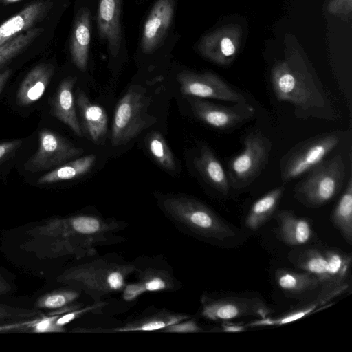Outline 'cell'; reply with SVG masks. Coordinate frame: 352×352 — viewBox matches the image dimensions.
<instances>
[{
    "instance_id": "1",
    "label": "cell",
    "mask_w": 352,
    "mask_h": 352,
    "mask_svg": "<svg viewBox=\"0 0 352 352\" xmlns=\"http://www.w3.org/2000/svg\"><path fill=\"white\" fill-rule=\"evenodd\" d=\"M276 98L292 104L296 116L334 120L335 112L322 85L298 53L276 63L271 71Z\"/></svg>"
},
{
    "instance_id": "2",
    "label": "cell",
    "mask_w": 352,
    "mask_h": 352,
    "mask_svg": "<svg viewBox=\"0 0 352 352\" xmlns=\"http://www.w3.org/2000/svg\"><path fill=\"white\" fill-rule=\"evenodd\" d=\"M124 223L106 219L94 214H77L47 221L30 231L34 236L45 238L51 253L56 256H91L96 248L112 242L115 233L122 230Z\"/></svg>"
},
{
    "instance_id": "3",
    "label": "cell",
    "mask_w": 352,
    "mask_h": 352,
    "mask_svg": "<svg viewBox=\"0 0 352 352\" xmlns=\"http://www.w3.org/2000/svg\"><path fill=\"white\" fill-rule=\"evenodd\" d=\"M138 269L133 263L98 258L66 270L58 280L100 302L106 295L122 292L127 278Z\"/></svg>"
},
{
    "instance_id": "4",
    "label": "cell",
    "mask_w": 352,
    "mask_h": 352,
    "mask_svg": "<svg viewBox=\"0 0 352 352\" xmlns=\"http://www.w3.org/2000/svg\"><path fill=\"white\" fill-rule=\"evenodd\" d=\"M160 206L179 229L205 239L224 240L234 230L208 206L192 197L174 195L162 199Z\"/></svg>"
},
{
    "instance_id": "5",
    "label": "cell",
    "mask_w": 352,
    "mask_h": 352,
    "mask_svg": "<svg viewBox=\"0 0 352 352\" xmlns=\"http://www.w3.org/2000/svg\"><path fill=\"white\" fill-rule=\"evenodd\" d=\"M294 187V197L308 208H319L333 199L341 190L345 179L342 157L323 160Z\"/></svg>"
},
{
    "instance_id": "6",
    "label": "cell",
    "mask_w": 352,
    "mask_h": 352,
    "mask_svg": "<svg viewBox=\"0 0 352 352\" xmlns=\"http://www.w3.org/2000/svg\"><path fill=\"white\" fill-rule=\"evenodd\" d=\"M150 98L140 85L131 86L118 100L112 120L111 142L125 145L151 124L147 110Z\"/></svg>"
},
{
    "instance_id": "7",
    "label": "cell",
    "mask_w": 352,
    "mask_h": 352,
    "mask_svg": "<svg viewBox=\"0 0 352 352\" xmlns=\"http://www.w3.org/2000/svg\"><path fill=\"white\" fill-rule=\"evenodd\" d=\"M343 131H333L303 141L286 153L280 161V179L287 183L309 172L341 142Z\"/></svg>"
},
{
    "instance_id": "8",
    "label": "cell",
    "mask_w": 352,
    "mask_h": 352,
    "mask_svg": "<svg viewBox=\"0 0 352 352\" xmlns=\"http://www.w3.org/2000/svg\"><path fill=\"white\" fill-rule=\"evenodd\" d=\"M272 147L270 140L261 131L246 135L243 150L228 163L230 188L243 189L254 182L267 164Z\"/></svg>"
},
{
    "instance_id": "9",
    "label": "cell",
    "mask_w": 352,
    "mask_h": 352,
    "mask_svg": "<svg viewBox=\"0 0 352 352\" xmlns=\"http://www.w3.org/2000/svg\"><path fill=\"white\" fill-rule=\"evenodd\" d=\"M38 137L37 151L23 165L25 170L29 172L54 169L84 152L67 138L46 128L38 131Z\"/></svg>"
},
{
    "instance_id": "10",
    "label": "cell",
    "mask_w": 352,
    "mask_h": 352,
    "mask_svg": "<svg viewBox=\"0 0 352 352\" xmlns=\"http://www.w3.org/2000/svg\"><path fill=\"white\" fill-rule=\"evenodd\" d=\"M194 116L206 124L219 131H228L252 119L256 111L248 102L224 106L204 98L186 96Z\"/></svg>"
},
{
    "instance_id": "11",
    "label": "cell",
    "mask_w": 352,
    "mask_h": 352,
    "mask_svg": "<svg viewBox=\"0 0 352 352\" xmlns=\"http://www.w3.org/2000/svg\"><path fill=\"white\" fill-rule=\"evenodd\" d=\"M201 315L210 320L228 321L243 317L263 318L273 312L259 298L230 296L211 298L204 295L201 298Z\"/></svg>"
},
{
    "instance_id": "12",
    "label": "cell",
    "mask_w": 352,
    "mask_h": 352,
    "mask_svg": "<svg viewBox=\"0 0 352 352\" xmlns=\"http://www.w3.org/2000/svg\"><path fill=\"white\" fill-rule=\"evenodd\" d=\"M185 96L210 98L234 103L248 102L245 97L212 72L182 71L176 76Z\"/></svg>"
},
{
    "instance_id": "13",
    "label": "cell",
    "mask_w": 352,
    "mask_h": 352,
    "mask_svg": "<svg viewBox=\"0 0 352 352\" xmlns=\"http://www.w3.org/2000/svg\"><path fill=\"white\" fill-rule=\"evenodd\" d=\"M241 38L240 27L228 25L204 36L199 43L198 50L210 61L219 65H227L235 58Z\"/></svg>"
},
{
    "instance_id": "14",
    "label": "cell",
    "mask_w": 352,
    "mask_h": 352,
    "mask_svg": "<svg viewBox=\"0 0 352 352\" xmlns=\"http://www.w3.org/2000/svg\"><path fill=\"white\" fill-rule=\"evenodd\" d=\"M174 8V0L155 3L142 30L140 45L143 53H153L162 45L173 19Z\"/></svg>"
},
{
    "instance_id": "15",
    "label": "cell",
    "mask_w": 352,
    "mask_h": 352,
    "mask_svg": "<svg viewBox=\"0 0 352 352\" xmlns=\"http://www.w3.org/2000/svg\"><path fill=\"white\" fill-rule=\"evenodd\" d=\"M122 0H99L97 27L99 37L107 43L113 56L118 55L122 43Z\"/></svg>"
},
{
    "instance_id": "16",
    "label": "cell",
    "mask_w": 352,
    "mask_h": 352,
    "mask_svg": "<svg viewBox=\"0 0 352 352\" xmlns=\"http://www.w3.org/2000/svg\"><path fill=\"white\" fill-rule=\"evenodd\" d=\"M138 280L126 284L122 290V297L126 301H131L146 292L174 290L179 287V282L167 270L148 267L138 269Z\"/></svg>"
},
{
    "instance_id": "17",
    "label": "cell",
    "mask_w": 352,
    "mask_h": 352,
    "mask_svg": "<svg viewBox=\"0 0 352 352\" xmlns=\"http://www.w3.org/2000/svg\"><path fill=\"white\" fill-rule=\"evenodd\" d=\"M52 8L50 0L32 2L0 25V45L14 36L35 27Z\"/></svg>"
},
{
    "instance_id": "18",
    "label": "cell",
    "mask_w": 352,
    "mask_h": 352,
    "mask_svg": "<svg viewBox=\"0 0 352 352\" xmlns=\"http://www.w3.org/2000/svg\"><path fill=\"white\" fill-rule=\"evenodd\" d=\"M77 77L68 76L58 85L50 100L51 114L67 125L78 137H83L77 116L73 89Z\"/></svg>"
},
{
    "instance_id": "19",
    "label": "cell",
    "mask_w": 352,
    "mask_h": 352,
    "mask_svg": "<svg viewBox=\"0 0 352 352\" xmlns=\"http://www.w3.org/2000/svg\"><path fill=\"white\" fill-rule=\"evenodd\" d=\"M76 104L82 134L94 144H100L107 131L108 117L105 111L92 103L82 90L77 91Z\"/></svg>"
},
{
    "instance_id": "20",
    "label": "cell",
    "mask_w": 352,
    "mask_h": 352,
    "mask_svg": "<svg viewBox=\"0 0 352 352\" xmlns=\"http://www.w3.org/2000/svg\"><path fill=\"white\" fill-rule=\"evenodd\" d=\"M348 287L349 285L346 283L333 288L322 289L318 296L308 303L280 316L274 318L267 316L258 318L246 324V325L248 327L280 326L294 322L319 311L320 308H323L327 304L330 303L333 298L343 294ZM331 305H328L327 306Z\"/></svg>"
},
{
    "instance_id": "21",
    "label": "cell",
    "mask_w": 352,
    "mask_h": 352,
    "mask_svg": "<svg viewBox=\"0 0 352 352\" xmlns=\"http://www.w3.org/2000/svg\"><path fill=\"white\" fill-rule=\"evenodd\" d=\"M91 37V12L87 8L82 7L76 15L69 43L72 62L82 72L87 67Z\"/></svg>"
},
{
    "instance_id": "22",
    "label": "cell",
    "mask_w": 352,
    "mask_h": 352,
    "mask_svg": "<svg viewBox=\"0 0 352 352\" xmlns=\"http://www.w3.org/2000/svg\"><path fill=\"white\" fill-rule=\"evenodd\" d=\"M54 66L41 63L33 67L25 76L16 94L19 106H28L38 100L45 94L54 73Z\"/></svg>"
},
{
    "instance_id": "23",
    "label": "cell",
    "mask_w": 352,
    "mask_h": 352,
    "mask_svg": "<svg viewBox=\"0 0 352 352\" xmlns=\"http://www.w3.org/2000/svg\"><path fill=\"white\" fill-rule=\"evenodd\" d=\"M193 164L206 183L223 195H228L230 186L227 172L208 145H201L199 155L194 158Z\"/></svg>"
},
{
    "instance_id": "24",
    "label": "cell",
    "mask_w": 352,
    "mask_h": 352,
    "mask_svg": "<svg viewBox=\"0 0 352 352\" xmlns=\"http://www.w3.org/2000/svg\"><path fill=\"white\" fill-rule=\"evenodd\" d=\"M278 223L277 234L285 244L298 246L307 243L312 236L310 221L297 217L293 211L283 210L275 214Z\"/></svg>"
},
{
    "instance_id": "25",
    "label": "cell",
    "mask_w": 352,
    "mask_h": 352,
    "mask_svg": "<svg viewBox=\"0 0 352 352\" xmlns=\"http://www.w3.org/2000/svg\"><path fill=\"white\" fill-rule=\"evenodd\" d=\"M190 318V316L162 309L155 314L131 320L124 325L111 329H101L91 332H129L160 331L176 322Z\"/></svg>"
},
{
    "instance_id": "26",
    "label": "cell",
    "mask_w": 352,
    "mask_h": 352,
    "mask_svg": "<svg viewBox=\"0 0 352 352\" xmlns=\"http://www.w3.org/2000/svg\"><path fill=\"white\" fill-rule=\"evenodd\" d=\"M285 185L273 188L258 199L252 206L245 219V226L256 230L265 224L274 213L284 192Z\"/></svg>"
},
{
    "instance_id": "27",
    "label": "cell",
    "mask_w": 352,
    "mask_h": 352,
    "mask_svg": "<svg viewBox=\"0 0 352 352\" xmlns=\"http://www.w3.org/2000/svg\"><path fill=\"white\" fill-rule=\"evenodd\" d=\"M96 160V155L94 154L72 160L42 175L37 182L39 184H46L80 177L92 169Z\"/></svg>"
},
{
    "instance_id": "28",
    "label": "cell",
    "mask_w": 352,
    "mask_h": 352,
    "mask_svg": "<svg viewBox=\"0 0 352 352\" xmlns=\"http://www.w3.org/2000/svg\"><path fill=\"white\" fill-rule=\"evenodd\" d=\"M276 282L283 291L293 294H301L321 287V283L314 275L307 272H296L288 269H279L276 272Z\"/></svg>"
},
{
    "instance_id": "29",
    "label": "cell",
    "mask_w": 352,
    "mask_h": 352,
    "mask_svg": "<svg viewBox=\"0 0 352 352\" xmlns=\"http://www.w3.org/2000/svg\"><path fill=\"white\" fill-rule=\"evenodd\" d=\"M334 226L349 245L352 243V179L340 197L331 215Z\"/></svg>"
},
{
    "instance_id": "30",
    "label": "cell",
    "mask_w": 352,
    "mask_h": 352,
    "mask_svg": "<svg viewBox=\"0 0 352 352\" xmlns=\"http://www.w3.org/2000/svg\"><path fill=\"white\" fill-rule=\"evenodd\" d=\"M294 263L298 268L316 276L321 283L322 289L336 287L331 285L323 252L316 249L306 250L298 254Z\"/></svg>"
},
{
    "instance_id": "31",
    "label": "cell",
    "mask_w": 352,
    "mask_h": 352,
    "mask_svg": "<svg viewBox=\"0 0 352 352\" xmlns=\"http://www.w3.org/2000/svg\"><path fill=\"white\" fill-rule=\"evenodd\" d=\"M323 253L331 285L338 287L346 284L351 265V256L336 248L326 249Z\"/></svg>"
},
{
    "instance_id": "32",
    "label": "cell",
    "mask_w": 352,
    "mask_h": 352,
    "mask_svg": "<svg viewBox=\"0 0 352 352\" xmlns=\"http://www.w3.org/2000/svg\"><path fill=\"white\" fill-rule=\"evenodd\" d=\"M43 30V28L34 27L0 45V68L25 50Z\"/></svg>"
},
{
    "instance_id": "33",
    "label": "cell",
    "mask_w": 352,
    "mask_h": 352,
    "mask_svg": "<svg viewBox=\"0 0 352 352\" xmlns=\"http://www.w3.org/2000/svg\"><path fill=\"white\" fill-rule=\"evenodd\" d=\"M146 146L155 162L167 170L176 168L175 157L164 136L158 131L148 134Z\"/></svg>"
},
{
    "instance_id": "34",
    "label": "cell",
    "mask_w": 352,
    "mask_h": 352,
    "mask_svg": "<svg viewBox=\"0 0 352 352\" xmlns=\"http://www.w3.org/2000/svg\"><path fill=\"white\" fill-rule=\"evenodd\" d=\"M80 295L78 289H60L41 296L36 302L38 309H58L73 303Z\"/></svg>"
},
{
    "instance_id": "35",
    "label": "cell",
    "mask_w": 352,
    "mask_h": 352,
    "mask_svg": "<svg viewBox=\"0 0 352 352\" xmlns=\"http://www.w3.org/2000/svg\"><path fill=\"white\" fill-rule=\"evenodd\" d=\"M41 312L0 304V320L21 319L40 316Z\"/></svg>"
},
{
    "instance_id": "36",
    "label": "cell",
    "mask_w": 352,
    "mask_h": 352,
    "mask_svg": "<svg viewBox=\"0 0 352 352\" xmlns=\"http://www.w3.org/2000/svg\"><path fill=\"white\" fill-rule=\"evenodd\" d=\"M106 303L102 301L95 302L94 304L88 305L85 308H77L71 311L65 313L64 314L60 315L56 320V324L61 327H64V326L72 321L73 320L78 318L82 315H85L86 313H89L92 311L94 309H98L105 306Z\"/></svg>"
},
{
    "instance_id": "37",
    "label": "cell",
    "mask_w": 352,
    "mask_h": 352,
    "mask_svg": "<svg viewBox=\"0 0 352 352\" xmlns=\"http://www.w3.org/2000/svg\"><path fill=\"white\" fill-rule=\"evenodd\" d=\"M60 316V314H53L50 316L49 315V316L44 317L41 319H38L33 322L31 326L32 331L36 333L65 331V329L64 327H59L56 324V320Z\"/></svg>"
},
{
    "instance_id": "38",
    "label": "cell",
    "mask_w": 352,
    "mask_h": 352,
    "mask_svg": "<svg viewBox=\"0 0 352 352\" xmlns=\"http://www.w3.org/2000/svg\"><path fill=\"white\" fill-rule=\"evenodd\" d=\"M165 333H197L204 330L194 320L187 319L170 324L159 331Z\"/></svg>"
},
{
    "instance_id": "39",
    "label": "cell",
    "mask_w": 352,
    "mask_h": 352,
    "mask_svg": "<svg viewBox=\"0 0 352 352\" xmlns=\"http://www.w3.org/2000/svg\"><path fill=\"white\" fill-rule=\"evenodd\" d=\"M21 140H14L0 143V163L6 160L21 146Z\"/></svg>"
},
{
    "instance_id": "40",
    "label": "cell",
    "mask_w": 352,
    "mask_h": 352,
    "mask_svg": "<svg viewBox=\"0 0 352 352\" xmlns=\"http://www.w3.org/2000/svg\"><path fill=\"white\" fill-rule=\"evenodd\" d=\"M347 4L351 6V0H332L329 6V10L331 13H346Z\"/></svg>"
},
{
    "instance_id": "41",
    "label": "cell",
    "mask_w": 352,
    "mask_h": 352,
    "mask_svg": "<svg viewBox=\"0 0 352 352\" xmlns=\"http://www.w3.org/2000/svg\"><path fill=\"white\" fill-rule=\"evenodd\" d=\"M248 328L246 324H237V323H230L227 321H224L220 329L222 332L227 333H234L244 331Z\"/></svg>"
},
{
    "instance_id": "42",
    "label": "cell",
    "mask_w": 352,
    "mask_h": 352,
    "mask_svg": "<svg viewBox=\"0 0 352 352\" xmlns=\"http://www.w3.org/2000/svg\"><path fill=\"white\" fill-rule=\"evenodd\" d=\"M11 74V69H6L0 73V94L1 93Z\"/></svg>"
},
{
    "instance_id": "43",
    "label": "cell",
    "mask_w": 352,
    "mask_h": 352,
    "mask_svg": "<svg viewBox=\"0 0 352 352\" xmlns=\"http://www.w3.org/2000/svg\"><path fill=\"white\" fill-rule=\"evenodd\" d=\"M11 289L10 285L0 274V295L8 292Z\"/></svg>"
},
{
    "instance_id": "44",
    "label": "cell",
    "mask_w": 352,
    "mask_h": 352,
    "mask_svg": "<svg viewBox=\"0 0 352 352\" xmlns=\"http://www.w3.org/2000/svg\"><path fill=\"white\" fill-rule=\"evenodd\" d=\"M21 0H0V3L7 5L9 3H15Z\"/></svg>"
}]
</instances>
